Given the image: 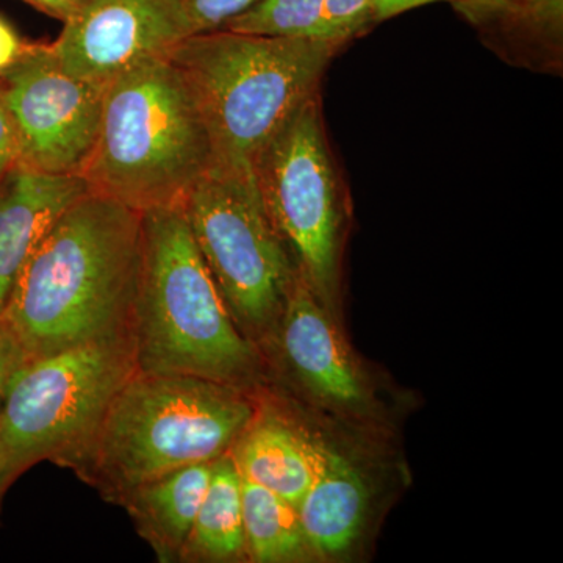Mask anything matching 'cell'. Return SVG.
I'll list each match as a JSON object with an SVG mask.
<instances>
[{
    "mask_svg": "<svg viewBox=\"0 0 563 563\" xmlns=\"http://www.w3.org/2000/svg\"><path fill=\"white\" fill-rule=\"evenodd\" d=\"M143 213L87 192L22 266L0 318L32 358L132 333Z\"/></svg>",
    "mask_w": 563,
    "mask_h": 563,
    "instance_id": "6da1fadb",
    "label": "cell"
},
{
    "mask_svg": "<svg viewBox=\"0 0 563 563\" xmlns=\"http://www.w3.org/2000/svg\"><path fill=\"white\" fill-rule=\"evenodd\" d=\"M136 368L257 390L265 357L236 328L180 206L143 213L132 313Z\"/></svg>",
    "mask_w": 563,
    "mask_h": 563,
    "instance_id": "7a4b0ae2",
    "label": "cell"
},
{
    "mask_svg": "<svg viewBox=\"0 0 563 563\" xmlns=\"http://www.w3.org/2000/svg\"><path fill=\"white\" fill-rule=\"evenodd\" d=\"M257 407L254 393L233 385L136 372L70 472L118 506L141 484L231 453Z\"/></svg>",
    "mask_w": 563,
    "mask_h": 563,
    "instance_id": "3957f363",
    "label": "cell"
},
{
    "mask_svg": "<svg viewBox=\"0 0 563 563\" xmlns=\"http://www.w3.org/2000/svg\"><path fill=\"white\" fill-rule=\"evenodd\" d=\"M344 44L231 31L191 35L168 54L198 103L213 165L254 180L263 150L303 103Z\"/></svg>",
    "mask_w": 563,
    "mask_h": 563,
    "instance_id": "277c9868",
    "label": "cell"
},
{
    "mask_svg": "<svg viewBox=\"0 0 563 563\" xmlns=\"http://www.w3.org/2000/svg\"><path fill=\"white\" fill-rule=\"evenodd\" d=\"M211 166L206 122L168 57L107 84L98 139L79 173L91 192L140 213L180 206Z\"/></svg>",
    "mask_w": 563,
    "mask_h": 563,
    "instance_id": "5b68a950",
    "label": "cell"
},
{
    "mask_svg": "<svg viewBox=\"0 0 563 563\" xmlns=\"http://www.w3.org/2000/svg\"><path fill=\"white\" fill-rule=\"evenodd\" d=\"M136 372L132 333L25 363L0 404L2 490L41 462L73 470Z\"/></svg>",
    "mask_w": 563,
    "mask_h": 563,
    "instance_id": "8992f818",
    "label": "cell"
},
{
    "mask_svg": "<svg viewBox=\"0 0 563 563\" xmlns=\"http://www.w3.org/2000/svg\"><path fill=\"white\" fill-rule=\"evenodd\" d=\"M180 207L233 322L265 354L298 269L257 185L213 165Z\"/></svg>",
    "mask_w": 563,
    "mask_h": 563,
    "instance_id": "52a82bcc",
    "label": "cell"
},
{
    "mask_svg": "<svg viewBox=\"0 0 563 563\" xmlns=\"http://www.w3.org/2000/svg\"><path fill=\"white\" fill-rule=\"evenodd\" d=\"M254 176L299 276L335 318L347 203L325 136L320 96L303 103L263 150Z\"/></svg>",
    "mask_w": 563,
    "mask_h": 563,
    "instance_id": "ba28073f",
    "label": "cell"
},
{
    "mask_svg": "<svg viewBox=\"0 0 563 563\" xmlns=\"http://www.w3.org/2000/svg\"><path fill=\"white\" fill-rule=\"evenodd\" d=\"M106 87L63 69L49 44H32L0 74V95L20 147L18 162L79 176L98 139Z\"/></svg>",
    "mask_w": 563,
    "mask_h": 563,
    "instance_id": "9c48e42d",
    "label": "cell"
},
{
    "mask_svg": "<svg viewBox=\"0 0 563 563\" xmlns=\"http://www.w3.org/2000/svg\"><path fill=\"white\" fill-rule=\"evenodd\" d=\"M191 35L180 0H81L49 49L73 76L107 85Z\"/></svg>",
    "mask_w": 563,
    "mask_h": 563,
    "instance_id": "30bf717a",
    "label": "cell"
},
{
    "mask_svg": "<svg viewBox=\"0 0 563 563\" xmlns=\"http://www.w3.org/2000/svg\"><path fill=\"white\" fill-rule=\"evenodd\" d=\"M310 396L331 409L358 412L368 399L361 368L335 318L296 277L272 346Z\"/></svg>",
    "mask_w": 563,
    "mask_h": 563,
    "instance_id": "8fae6325",
    "label": "cell"
},
{
    "mask_svg": "<svg viewBox=\"0 0 563 563\" xmlns=\"http://www.w3.org/2000/svg\"><path fill=\"white\" fill-rule=\"evenodd\" d=\"M90 192L77 174L40 172L18 162L0 179V313L24 263L63 213Z\"/></svg>",
    "mask_w": 563,
    "mask_h": 563,
    "instance_id": "7c38bea8",
    "label": "cell"
},
{
    "mask_svg": "<svg viewBox=\"0 0 563 563\" xmlns=\"http://www.w3.org/2000/svg\"><path fill=\"white\" fill-rule=\"evenodd\" d=\"M369 492L357 466L321 443L312 484L298 504L313 558L346 553L365 526Z\"/></svg>",
    "mask_w": 563,
    "mask_h": 563,
    "instance_id": "4fadbf2b",
    "label": "cell"
},
{
    "mask_svg": "<svg viewBox=\"0 0 563 563\" xmlns=\"http://www.w3.org/2000/svg\"><path fill=\"white\" fill-rule=\"evenodd\" d=\"M320 448L269 404L258 401L231 454L243 477L298 506L312 484Z\"/></svg>",
    "mask_w": 563,
    "mask_h": 563,
    "instance_id": "5bb4252c",
    "label": "cell"
},
{
    "mask_svg": "<svg viewBox=\"0 0 563 563\" xmlns=\"http://www.w3.org/2000/svg\"><path fill=\"white\" fill-rule=\"evenodd\" d=\"M213 462L195 463L163 474L132 488L118 503L158 562H179L209 487Z\"/></svg>",
    "mask_w": 563,
    "mask_h": 563,
    "instance_id": "9a60e30c",
    "label": "cell"
},
{
    "mask_svg": "<svg viewBox=\"0 0 563 563\" xmlns=\"http://www.w3.org/2000/svg\"><path fill=\"white\" fill-rule=\"evenodd\" d=\"M179 562H247L242 474L231 453L221 455L213 462L209 487L181 550Z\"/></svg>",
    "mask_w": 563,
    "mask_h": 563,
    "instance_id": "2e32d148",
    "label": "cell"
},
{
    "mask_svg": "<svg viewBox=\"0 0 563 563\" xmlns=\"http://www.w3.org/2000/svg\"><path fill=\"white\" fill-rule=\"evenodd\" d=\"M242 507L247 562L292 563L313 558L298 506L242 476Z\"/></svg>",
    "mask_w": 563,
    "mask_h": 563,
    "instance_id": "e0dca14e",
    "label": "cell"
},
{
    "mask_svg": "<svg viewBox=\"0 0 563 563\" xmlns=\"http://www.w3.org/2000/svg\"><path fill=\"white\" fill-rule=\"evenodd\" d=\"M221 31L274 38L335 41L325 21L322 0H258Z\"/></svg>",
    "mask_w": 563,
    "mask_h": 563,
    "instance_id": "ac0fdd59",
    "label": "cell"
},
{
    "mask_svg": "<svg viewBox=\"0 0 563 563\" xmlns=\"http://www.w3.org/2000/svg\"><path fill=\"white\" fill-rule=\"evenodd\" d=\"M332 38L346 44L373 27L374 0H322Z\"/></svg>",
    "mask_w": 563,
    "mask_h": 563,
    "instance_id": "d6986e66",
    "label": "cell"
},
{
    "mask_svg": "<svg viewBox=\"0 0 563 563\" xmlns=\"http://www.w3.org/2000/svg\"><path fill=\"white\" fill-rule=\"evenodd\" d=\"M257 2L258 0H180L192 35L221 31L229 21Z\"/></svg>",
    "mask_w": 563,
    "mask_h": 563,
    "instance_id": "ffe728a7",
    "label": "cell"
},
{
    "mask_svg": "<svg viewBox=\"0 0 563 563\" xmlns=\"http://www.w3.org/2000/svg\"><path fill=\"white\" fill-rule=\"evenodd\" d=\"M510 25H520L555 49L562 40L563 0H528Z\"/></svg>",
    "mask_w": 563,
    "mask_h": 563,
    "instance_id": "44dd1931",
    "label": "cell"
},
{
    "mask_svg": "<svg viewBox=\"0 0 563 563\" xmlns=\"http://www.w3.org/2000/svg\"><path fill=\"white\" fill-rule=\"evenodd\" d=\"M528 0H457L455 9L476 24H512Z\"/></svg>",
    "mask_w": 563,
    "mask_h": 563,
    "instance_id": "7402d4cb",
    "label": "cell"
},
{
    "mask_svg": "<svg viewBox=\"0 0 563 563\" xmlns=\"http://www.w3.org/2000/svg\"><path fill=\"white\" fill-rule=\"evenodd\" d=\"M27 362V354L22 350L21 343L0 318V404L5 398L11 380Z\"/></svg>",
    "mask_w": 563,
    "mask_h": 563,
    "instance_id": "603a6c76",
    "label": "cell"
},
{
    "mask_svg": "<svg viewBox=\"0 0 563 563\" xmlns=\"http://www.w3.org/2000/svg\"><path fill=\"white\" fill-rule=\"evenodd\" d=\"M18 161H20V147H18L16 133L0 95V174L9 172Z\"/></svg>",
    "mask_w": 563,
    "mask_h": 563,
    "instance_id": "cb8c5ba5",
    "label": "cell"
},
{
    "mask_svg": "<svg viewBox=\"0 0 563 563\" xmlns=\"http://www.w3.org/2000/svg\"><path fill=\"white\" fill-rule=\"evenodd\" d=\"M31 43H25L9 22L0 16V74L9 70L14 63L20 62L22 55L31 49Z\"/></svg>",
    "mask_w": 563,
    "mask_h": 563,
    "instance_id": "d4e9b609",
    "label": "cell"
},
{
    "mask_svg": "<svg viewBox=\"0 0 563 563\" xmlns=\"http://www.w3.org/2000/svg\"><path fill=\"white\" fill-rule=\"evenodd\" d=\"M439 2H450L454 5L457 0H374V25L390 20V18L399 16V14L406 13V11Z\"/></svg>",
    "mask_w": 563,
    "mask_h": 563,
    "instance_id": "484cf974",
    "label": "cell"
},
{
    "mask_svg": "<svg viewBox=\"0 0 563 563\" xmlns=\"http://www.w3.org/2000/svg\"><path fill=\"white\" fill-rule=\"evenodd\" d=\"M25 2L63 22L68 20L74 9H76L73 0H25Z\"/></svg>",
    "mask_w": 563,
    "mask_h": 563,
    "instance_id": "4316f807",
    "label": "cell"
},
{
    "mask_svg": "<svg viewBox=\"0 0 563 563\" xmlns=\"http://www.w3.org/2000/svg\"><path fill=\"white\" fill-rule=\"evenodd\" d=\"M7 493L2 490V487H0V515H2V504L3 498H5Z\"/></svg>",
    "mask_w": 563,
    "mask_h": 563,
    "instance_id": "83f0119b",
    "label": "cell"
},
{
    "mask_svg": "<svg viewBox=\"0 0 563 563\" xmlns=\"http://www.w3.org/2000/svg\"><path fill=\"white\" fill-rule=\"evenodd\" d=\"M80 2H81V0H73L74 5H76V7L79 5Z\"/></svg>",
    "mask_w": 563,
    "mask_h": 563,
    "instance_id": "f1b7e54d",
    "label": "cell"
},
{
    "mask_svg": "<svg viewBox=\"0 0 563 563\" xmlns=\"http://www.w3.org/2000/svg\"><path fill=\"white\" fill-rule=\"evenodd\" d=\"M3 174H0V179H2Z\"/></svg>",
    "mask_w": 563,
    "mask_h": 563,
    "instance_id": "f546056e",
    "label": "cell"
}]
</instances>
